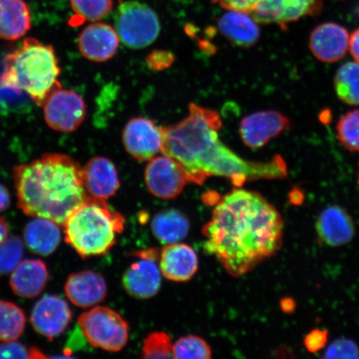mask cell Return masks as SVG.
I'll return each instance as SVG.
<instances>
[{
	"label": "cell",
	"mask_w": 359,
	"mask_h": 359,
	"mask_svg": "<svg viewBox=\"0 0 359 359\" xmlns=\"http://www.w3.org/2000/svg\"><path fill=\"white\" fill-rule=\"evenodd\" d=\"M337 96L346 104L359 105V64L348 62L341 66L334 77Z\"/></svg>",
	"instance_id": "484cf974"
},
{
	"label": "cell",
	"mask_w": 359,
	"mask_h": 359,
	"mask_svg": "<svg viewBox=\"0 0 359 359\" xmlns=\"http://www.w3.org/2000/svg\"><path fill=\"white\" fill-rule=\"evenodd\" d=\"M123 142L134 159L148 161L163 151V130L151 119L135 118L125 126Z\"/></svg>",
	"instance_id": "8fae6325"
},
{
	"label": "cell",
	"mask_w": 359,
	"mask_h": 359,
	"mask_svg": "<svg viewBox=\"0 0 359 359\" xmlns=\"http://www.w3.org/2000/svg\"><path fill=\"white\" fill-rule=\"evenodd\" d=\"M327 331L314 330L304 340V344L309 352L317 353L324 348L327 344Z\"/></svg>",
	"instance_id": "8d00e7d4"
},
{
	"label": "cell",
	"mask_w": 359,
	"mask_h": 359,
	"mask_svg": "<svg viewBox=\"0 0 359 359\" xmlns=\"http://www.w3.org/2000/svg\"><path fill=\"white\" fill-rule=\"evenodd\" d=\"M349 38L347 29L343 26L325 22L313 30L309 46L317 60L332 64L346 55Z\"/></svg>",
	"instance_id": "2e32d148"
},
{
	"label": "cell",
	"mask_w": 359,
	"mask_h": 359,
	"mask_svg": "<svg viewBox=\"0 0 359 359\" xmlns=\"http://www.w3.org/2000/svg\"><path fill=\"white\" fill-rule=\"evenodd\" d=\"M43 107L45 122L56 132L74 133L86 118V103L73 90H56Z\"/></svg>",
	"instance_id": "ba28073f"
},
{
	"label": "cell",
	"mask_w": 359,
	"mask_h": 359,
	"mask_svg": "<svg viewBox=\"0 0 359 359\" xmlns=\"http://www.w3.org/2000/svg\"><path fill=\"white\" fill-rule=\"evenodd\" d=\"M316 230L318 241L330 247L347 245L355 235L352 217L339 205L323 210L316 222Z\"/></svg>",
	"instance_id": "e0dca14e"
},
{
	"label": "cell",
	"mask_w": 359,
	"mask_h": 359,
	"mask_svg": "<svg viewBox=\"0 0 359 359\" xmlns=\"http://www.w3.org/2000/svg\"><path fill=\"white\" fill-rule=\"evenodd\" d=\"M11 203V197L10 191L2 183H0V212L10 208Z\"/></svg>",
	"instance_id": "f35d334b"
},
{
	"label": "cell",
	"mask_w": 359,
	"mask_h": 359,
	"mask_svg": "<svg viewBox=\"0 0 359 359\" xmlns=\"http://www.w3.org/2000/svg\"><path fill=\"white\" fill-rule=\"evenodd\" d=\"M202 232L206 252L241 277L281 249L284 219L259 193L235 189L219 201Z\"/></svg>",
	"instance_id": "6da1fadb"
},
{
	"label": "cell",
	"mask_w": 359,
	"mask_h": 359,
	"mask_svg": "<svg viewBox=\"0 0 359 359\" xmlns=\"http://www.w3.org/2000/svg\"><path fill=\"white\" fill-rule=\"evenodd\" d=\"M65 291L67 299L75 306L88 309L96 306L105 299L107 285L100 273L83 271L67 277Z\"/></svg>",
	"instance_id": "ac0fdd59"
},
{
	"label": "cell",
	"mask_w": 359,
	"mask_h": 359,
	"mask_svg": "<svg viewBox=\"0 0 359 359\" xmlns=\"http://www.w3.org/2000/svg\"><path fill=\"white\" fill-rule=\"evenodd\" d=\"M320 0H262L250 13L258 24L286 25L320 13Z\"/></svg>",
	"instance_id": "4fadbf2b"
},
{
	"label": "cell",
	"mask_w": 359,
	"mask_h": 359,
	"mask_svg": "<svg viewBox=\"0 0 359 359\" xmlns=\"http://www.w3.org/2000/svg\"><path fill=\"white\" fill-rule=\"evenodd\" d=\"M290 201L295 205L302 204L304 201V195L299 190H294L290 194Z\"/></svg>",
	"instance_id": "b9f144b4"
},
{
	"label": "cell",
	"mask_w": 359,
	"mask_h": 359,
	"mask_svg": "<svg viewBox=\"0 0 359 359\" xmlns=\"http://www.w3.org/2000/svg\"><path fill=\"white\" fill-rule=\"evenodd\" d=\"M358 185H359V164H358Z\"/></svg>",
	"instance_id": "7bdbcfd3"
},
{
	"label": "cell",
	"mask_w": 359,
	"mask_h": 359,
	"mask_svg": "<svg viewBox=\"0 0 359 359\" xmlns=\"http://www.w3.org/2000/svg\"><path fill=\"white\" fill-rule=\"evenodd\" d=\"M140 259L133 263L126 271L123 285L127 293L139 299L154 297L161 285L160 266H157L155 250L142 251L138 254Z\"/></svg>",
	"instance_id": "7c38bea8"
},
{
	"label": "cell",
	"mask_w": 359,
	"mask_h": 359,
	"mask_svg": "<svg viewBox=\"0 0 359 359\" xmlns=\"http://www.w3.org/2000/svg\"><path fill=\"white\" fill-rule=\"evenodd\" d=\"M145 182L151 194L157 198L170 200L181 194L189 181L182 165L163 154L148 161Z\"/></svg>",
	"instance_id": "9c48e42d"
},
{
	"label": "cell",
	"mask_w": 359,
	"mask_h": 359,
	"mask_svg": "<svg viewBox=\"0 0 359 359\" xmlns=\"http://www.w3.org/2000/svg\"><path fill=\"white\" fill-rule=\"evenodd\" d=\"M31 26L29 8L24 0H0V39H20Z\"/></svg>",
	"instance_id": "603a6c76"
},
{
	"label": "cell",
	"mask_w": 359,
	"mask_h": 359,
	"mask_svg": "<svg viewBox=\"0 0 359 359\" xmlns=\"http://www.w3.org/2000/svg\"><path fill=\"white\" fill-rule=\"evenodd\" d=\"M46 355L37 348H27L25 345L11 341L0 344V358H44Z\"/></svg>",
	"instance_id": "d6a6232c"
},
{
	"label": "cell",
	"mask_w": 359,
	"mask_h": 359,
	"mask_svg": "<svg viewBox=\"0 0 359 359\" xmlns=\"http://www.w3.org/2000/svg\"><path fill=\"white\" fill-rule=\"evenodd\" d=\"M24 255V243L20 237L12 236L0 245V276L11 273Z\"/></svg>",
	"instance_id": "1f68e13d"
},
{
	"label": "cell",
	"mask_w": 359,
	"mask_h": 359,
	"mask_svg": "<svg viewBox=\"0 0 359 359\" xmlns=\"http://www.w3.org/2000/svg\"><path fill=\"white\" fill-rule=\"evenodd\" d=\"M292 123L288 116L275 110L260 111L245 116L240 123L242 142L250 149H259L272 139L288 131Z\"/></svg>",
	"instance_id": "30bf717a"
},
{
	"label": "cell",
	"mask_w": 359,
	"mask_h": 359,
	"mask_svg": "<svg viewBox=\"0 0 359 359\" xmlns=\"http://www.w3.org/2000/svg\"><path fill=\"white\" fill-rule=\"evenodd\" d=\"M26 317L17 304L0 302V342H11L20 338L24 333Z\"/></svg>",
	"instance_id": "4316f807"
},
{
	"label": "cell",
	"mask_w": 359,
	"mask_h": 359,
	"mask_svg": "<svg viewBox=\"0 0 359 359\" xmlns=\"http://www.w3.org/2000/svg\"><path fill=\"white\" fill-rule=\"evenodd\" d=\"M280 306L283 311L285 313H290L294 311L295 308V303L294 299L286 298L281 300Z\"/></svg>",
	"instance_id": "60d3db41"
},
{
	"label": "cell",
	"mask_w": 359,
	"mask_h": 359,
	"mask_svg": "<svg viewBox=\"0 0 359 359\" xmlns=\"http://www.w3.org/2000/svg\"><path fill=\"white\" fill-rule=\"evenodd\" d=\"M151 231L161 244L178 243L189 232L190 223L185 215L177 210H164L155 215L151 224Z\"/></svg>",
	"instance_id": "d4e9b609"
},
{
	"label": "cell",
	"mask_w": 359,
	"mask_h": 359,
	"mask_svg": "<svg viewBox=\"0 0 359 359\" xmlns=\"http://www.w3.org/2000/svg\"><path fill=\"white\" fill-rule=\"evenodd\" d=\"M122 215L112 210L105 200L89 196L67 218L65 241L83 259L105 255L124 230Z\"/></svg>",
	"instance_id": "5b68a950"
},
{
	"label": "cell",
	"mask_w": 359,
	"mask_h": 359,
	"mask_svg": "<svg viewBox=\"0 0 359 359\" xmlns=\"http://www.w3.org/2000/svg\"><path fill=\"white\" fill-rule=\"evenodd\" d=\"M48 280L46 264L40 259H26L20 262L12 271L10 284L13 293L29 299L42 293Z\"/></svg>",
	"instance_id": "44dd1931"
},
{
	"label": "cell",
	"mask_w": 359,
	"mask_h": 359,
	"mask_svg": "<svg viewBox=\"0 0 359 359\" xmlns=\"http://www.w3.org/2000/svg\"><path fill=\"white\" fill-rule=\"evenodd\" d=\"M161 273L175 282L190 280L198 269V257L190 245L182 243L167 245L159 257Z\"/></svg>",
	"instance_id": "ffe728a7"
},
{
	"label": "cell",
	"mask_w": 359,
	"mask_h": 359,
	"mask_svg": "<svg viewBox=\"0 0 359 359\" xmlns=\"http://www.w3.org/2000/svg\"><path fill=\"white\" fill-rule=\"evenodd\" d=\"M357 13H358V16H359V6H358V8H357Z\"/></svg>",
	"instance_id": "ee69618b"
},
{
	"label": "cell",
	"mask_w": 359,
	"mask_h": 359,
	"mask_svg": "<svg viewBox=\"0 0 359 359\" xmlns=\"http://www.w3.org/2000/svg\"><path fill=\"white\" fill-rule=\"evenodd\" d=\"M222 127L217 111L192 103L185 118L163 128V154L182 165L188 181L202 184L210 177L231 180L236 187L255 180L285 179L286 161L276 155L267 161L242 158L219 137Z\"/></svg>",
	"instance_id": "7a4b0ae2"
},
{
	"label": "cell",
	"mask_w": 359,
	"mask_h": 359,
	"mask_svg": "<svg viewBox=\"0 0 359 359\" xmlns=\"http://www.w3.org/2000/svg\"><path fill=\"white\" fill-rule=\"evenodd\" d=\"M337 137L347 150L359 152V109L346 112L336 126Z\"/></svg>",
	"instance_id": "f1b7e54d"
},
{
	"label": "cell",
	"mask_w": 359,
	"mask_h": 359,
	"mask_svg": "<svg viewBox=\"0 0 359 359\" xmlns=\"http://www.w3.org/2000/svg\"><path fill=\"white\" fill-rule=\"evenodd\" d=\"M173 344L164 332H155L148 335L143 342L142 358L148 359L172 358Z\"/></svg>",
	"instance_id": "4dcf8cb0"
},
{
	"label": "cell",
	"mask_w": 359,
	"mask_h": 359,
	"mask_svg": "<svg viewBox=\"0 0 359 359\" xmlns=\"http://www.w3.org/2000/svg\"><path fill=\"white\" fill-rule=\"evenodd\" d=\"M25 241L28 248L35 254L48 257L57 250L61 241L58 224L44 218H35L26 224Z\"/></svg>",
	"instance_id": "cb8c5ba5"
},
{
	"label": "cell",
	"mask_w": 359,
	"mask_h": 359,
	"mask_svg": "<svg viewBox=\"0 0 359 359\" xmlns=\"http://www.w3.org/2000/svg\"><path fill=\"white\" fill-rule=\"evenodd\" d=\"M72 317L73 314L64 299L45 295L35 304L30 322L38 334L53 341L65 333Z\"/></svg>",
	"instance_id": "5bb4252c"
},
{
	"label": "cell",
	"mask_w": 359,
	"mask_h": 359,
	"mask_svg": "<svg viewBox=\"0 0 359 359\" xmlns=\"http://www.w3.org/2000/svg\"><path fill=\"white\" fill-rule=\"evenodd\" d=\"M262 0H212L226 11H241L250 13Z\"/></svg>",
	"instance_id": "d590c367"
},
{
	"label": "cell",
	"mask_w": 359,
	"mask_h": 359,
	"mask_svg": "<svg viewBox=\"0 0 359 359\" xmlns=\"http://www.w3.org/2000/svg\"><path fill=\"white\" fill-rule=\"evenodd\" d=\"M212 356V351L210 345L200 337H182L173 344L172 358L209 359Z\"/></svg>",
	"instance_id": "83f0119b"
},
{
	"label": "cell",
	"mask_w": 359,
	"mask_h": 359,
	"mask_svg": "<svg viewBox=\"0 0 359 359\" xmlns=\"http://www.w3.org/2000/svg\"><path fill=\"white\" fill-rule=\"evenodd\" d=\"M13 178L22 212L61 226L89 196L83 167L62 154H45L31 163L15 165Z\"/></svg>",
	"instance_id": "3957f363"
},
{
	"label": "cell",
	"mask_w": 359,
	"mask_h": 359,
	"mask_svg": "<svg viewBox=\"0 0 359 359\" xmlns=\"http://www.w3.org/2000/svg\"><path fill=\"white\" fill-rule=\"evenodd\" d=\"M325 358H359V348L350 339H337L327 348Z\"/></svg>",
	"instance_id": "836d02e7"
},
{
	"label": "cell",
	"mask_w": 359,
	"mask_h": 359,
	"mask_svg": "<svg viewBox=\"0 0 359 359\" xmlns=\"http://www.w3.org/2000/svg\"><path fill=\"white\" fill-rule=\"evenodd\" d=\"M115 29L125 46L141 49L149 46L161 32L159 17L147 4L128 0L115 12Z\"/></svg>",
	"instance_id": "8992f818"
},
{
	"label": "cell",
	"mask_w": 359,
	"mask_h": 359,
	"mask_svg": "<svg viewBox=\"0 0 359 359\" xmlns=\"http://www.w3.org/2000/svg\"><path fill=\"white\" fill-rule=\"evenodd\" d=\"M85 189L89 196L106 200L120 187L118 170L114 163L103 156H95L83 168Z\"/></svg>",
	"instance_id": "d6986e66"
},
{
	"label": "cell",
	"mask_w": 359,
	"mask_h": 359,
	"mask_svg": "<svg viewBox=\"0 0 359 359\" xmlns=\"http://www.w3.org/2000/svg\"><path fill=\"white\" fill-rule=\"evenodd\" d=\"M348 50L353 60L359 64V28L350 36Z\"/></svg>",
	"instance_id": "74e56055"
},
{
	"label": "cell",
	"mask_w": 359,
	"mask_h": 359,
	"mask_svg": "<svg viewBox=\"0 0 359 359\" xmlns=\"http://www.w3.org/2000/svg\"><path fill=\"white\" fill-rule=\"evenodd\" d=\"M78 325L93 347L118 352L128 342V322L109 307L97 306L81 314Z\"/></svg>",
	"instance_id": "52a82bcc"
},
{
	"label": "cell",
	"mask_w": 359,
	"mask_h": 359,
	"mask_svg": "<svg viewBox=\"0 0 359 359\" xmlns=\"http://www.w3.org/2000/svg\"><path fill=\"white\" fill-rule=\"evenodd\" d=\"M258 22L248 13L228 11L219 20L221 33L235 46L252 47L260 35Z\"/></svg>",
	"instance_id": "7402d4cb"
},
{
	"label": "cell",
	"mask_w": 359,
	"mask_h": 359,
	"mask_svg": "<svg viewBox=\"0 0 359 359\" xmlns=\"http://www.w3.org/2000/svg\"><path fill=\"white\" fill-rule=\"evenodd\" d=\"M72 10L81 20H102L112 11L114 0H70Z\"/></svg>",
	"instance_id": "f546056e"
},
{
	"label": "cell",
	"mask_w": 359,
	"mask_h": 359,
	"mask_svg": "<svg viewBox=\"0 0 359 359\" xmlns=\"http://www.w3.org/2000/svg\"><path fill=\"white\" fill-rule=\"evenodd\" d=\"M8 226L3 217H0V245L8 239Z\"/></svg>",
	"instance_id": "ab89813d"
},
{
	"label": "cell",
	"mask_w": 359,
	"mask_h": 359,
	"mask_svg": "<svg viewBox=\"0 0 359 359\" xmlns=\"http://www.w3.org/2000/svg\"><path fill=\"white\" fill-rule=\"evenodd\" d=\"M60 74L55 48L37 39L27 38L4 57L0 85L26 93L35 104L43 107L53 92L62 88Z\"/></svg>",
	"instance_id": "277c9868"
},
{
	"label": "cell",
	"mask_w": 359,
	"mask_h": 359,
	"mask_svg": "<svg viewBox=\"0 0 359 359\" xmlns=\"http://www.w3.org/2000/svg\"><path fill=\"white\" fill-rule=\"evenodd\" d=\"M174 62L173 53L157 50L152 52L147 57V64L151 70L161 71L172 65Z\"/></svg>",
	"instance_id": "e575fe53"
},
{
	"label": "cell",
	"mask_w": 359,
	"mask_h": 359,
	"mask_svg": "<svg viewBox=\"0 0 359 359\" xmlns=\"http://www.w3.org/2000/svg\"><path fill=\"white\" fill-rule=\"evenodd\" d=\"M120 39L114 28L103 22H94L85 28L79 36L80 53L93 62H107L118 51Z\"/></svg>",
	"instance_id": "9a60e30c"
}]
</instances>
